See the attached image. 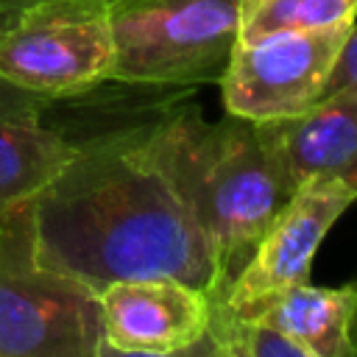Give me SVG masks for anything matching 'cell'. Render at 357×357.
<instances>
[{
    "instance_id": "cell-1",
    "label": "cell",
    "mask_w": 357,
    "mask_h": 357,
    "mask_svg": "<svg viewBox=\"0 0 357 357\" xmlns=\"http://www.w3.org/2000/svg\"><path fill=\"white\" fill-rule=\"evenodd\" d=\"M73 142V159L31 201L36 262L95 296L123 279L173 276L220 298L229 279L153 159L145 126Z\"/></svg>"
},
{
    "instance_id": "cell-2",
    "label": "cell",
    "mask_w": 357,
    "mask_h": 357,
    "mask_svg": "<svg viewBox=\"0 0 357 357\" xmlns=\"http://www.w3.org/2000/svg\"><path fill=\"white\" fill-rule=\"evenodd\" d=\"M145 139L231 279L284 201L257 123L234 114L212 123L195 109H178L145 123Z\"/></svg>"
},
{
    "instance_id": "cell-3",
    "label": "cell",
    "mask_w": 357,
    "mask_h": 357,
    "mask_svg": "<svg viewBox=\"0 0 357 357\" xmlns=\"http://www.w3.org/2000/svg\"><path fill=\"white\" fill-rule=\"evenodd\" d=\"M243 0H106L112 81L192 86L220 81L237 42Z\"/></svg>"
},
{
    "instance_id": "cell-4",
    "label": "cell",
    "mask_w": 357,
    "mask_h": 357,
    "mask_svg": "<svg viewBox=\"0 0 357 357\" xmlns=\"http://www.w3.org/2000/svg\"><path fill=\"white\" fill-rule=\"evenodd\" d=\"M98 296L36 262L31 201L0 223V357H98Z\"/></svg>"
},
{
    "instance_id": "cell-5",
    "label": "cell",
    "mask_w": 357,
    "mask_h": 357,
    "mask_svg": "<svg viewBox=\"0 0 357 357\" xmlns=\"http://www.w3.org/2000/svg\"><path fill=\"white\" fill-rule=\"evenodd\" d=\"M112 70L106 0H42L0 33V78L50 100L84 95Z\"/></svg>"
},
{
    "instance_id": "cell-6",
    "label": "cell",
    "mask_w": 357,
    "mask_h": 357,
    "mask_svg": "<svg viewBox=\"0 0 357 357\" xmlns=\"http://www.w3.org/2000/svg\"><path fill=\"white\" fill-rule=\"evenodd\" d=\"M349 28L276 33L248 45L234 42L218 81L226 114L268 123L307 112L321 100Z\"/></svg>"
},
{
    "instance_id": "cell-7",
    "label": "cell",
    "mask_w": 357,
    "mask_h": 357,
    "mask_svg": "<svg viewBox=\"0 0 357 357\" xmlns=\"http://www.w3.org/2000/svg\"><path fill=\"white\" fill-rule=\"evenodd\" d=\"M357 201V190L335 178L298 184L273 212L240 271L229 279L220 304L229 315L245 318L268 298L310 282L312 259L337 223Z\"/></svg>"
},
{
    "instance_id": "cell-8",
    "label": "cell",
    "mask_w": 357,
    "mask_h": 357,
    "mask_svg": "<svg viewBox=\"0 0 357 357\" xmlns=\"http://www.w3.org/2000/svg\"><path fill=\"white\" fill-rule=\"evenodd\" d=\"M218 298L173 276L123 279L98 293L100 335L128 351L173 354L201 340Z\"/></svg>"
},
{
    "instance_id": "cell-9",
    "label": "cell",
    "mask_w": 357,
    "mask_h": 357,
    "mask_svg": "<svg viewBox=\"0 0 357 357\" xmlns=\"http://www.w3.org/2000/svg\"><path fill=\"white\" fill-rule=\"evenodd\" d=\"M279 192L287 198L310 178L357 190V92H332L287 120L257 123Z\"/></svg>"
},
{
    "instance_id": "cell-10",
    "label": "cell",
    "mask_w": 357,
    "mask_h": 357,
    "mask_svg": "<svg viewBox=\"0 0 357 357\" xmlns=\"http://www.w3.org/2000/svg\"><path fill=\"white\" fill-rule=\"evenodd\" d=\"M354 312L357 282L343 287H315L304 282L268 298L254 312L237 321L265 324L287 335L315 357H354Z\"/></svg>"
},
{
    "instance_id": "cell-11",
    "label": "cell",
    "mask_w": 357,
    "mask_h": 357,
    "mask_svg": "<svg viewBox=\"0 0 357 357\" xmlns=\"http://www.w3.org/2000/svg\"><path fill=\"white\" fill-rule=\"evenodd\" d=\"M75 142L36 120H0V223L33 201L73 159Z\"/></svg>"
},
{
    "instance_id": "cell-12",
    "label": "cell",
    "mask_w": 357,
    "mask_h": 357,
    "mask_svg": "<svg viewBox=\"0 0 357 357\" xmlns=\"http://www.w3.org/2000/svg\"><path fill=\"white\" fill-rule=\"evenodd\" d=\"M357 0H243L237 42H259L276 33H304L351 25Z\"/></svg>"
},
{
    "instance_id": "cell-13",
    "label": "cell",
    "mask_w": 357,
    "mask_h": 357,
    "mask_svg": "<svg viewBox=\"0 0 357 357\" xmlns=\"http://www.w3.org/2000/svg\"><path fill=\"white\" fill-rule=\"evenodd\" d=\"M234 321V332L240 340V349L245 357H315L312 351H307L304 346H298L296 340H290L287 335L265 326V324H254V321Z\"/></svg>"
},
{
    "instance_id": "cell-14",
    "label": "cell",
    "mask_w": 357,
    "mask_h": 357,
    "mask_svg": "<svg viewBox=\"0 0 357 357\" xmlns=\"http://www.w3.org/2000/svg\"><path fill=\"white\" fill-rule=\"evenodd\" d=\"M50 106H53L50 98L33 95L0 78V120H36V117H45Z\"/></svg>"
},
{
    "instance_id": "cell-15",
    "label": "cell",
    "mask_w": 357,
    "mask_h": 357,
    "mask_svg": "<svg viewBox=\"0 0 357 357\" xmlns=\"http://www.w3.org/2000/svg\"><path fill=\"white\" fill-rule=\"evenodd\" d=\"M332 92H357V20L351 22V28L340 45V53L329 70L324 95H332Z\"/></svg>"
},
{
    "instance_id": "cell-16",
    "label": "cell",
    "mask_w": 357,
    "mask_h": 357,
    "mask_svg": "<svg viewBox=\"0 0 357 357\" xmlns=\"http://www.w3.org/2000/svg\"><path fill=\"white\" fill-rule=\"evenodd\" d=\"M204 357H245L234 332V321L231 315L223 310L220 298L215 304V315H212V326L204 335Z\"/></svg>"
},
{
    "instance_id": "cell-17",
    "label": "cell",
    "mask_w": 357,
    "mask_h": 357,
    "mask_svg": "<svg viewBox=\"0 0 357 357\" xmlns=\"http://www.w3.org/2000/svg\"><path fill=\"white\" fill-rule=\"evenodd\" d=\"M98 357H204V337L195 340L192 346L181 349V351H173V354H153V351H128V349H117L112 343H106L100 337L98 343Z\"/></svg>"
},
{
    "instance_id": "cell-18",
    "label": "cell",
    "mask_w": 357,
    "mask_h": 357,
    "mask_svg": "<svg viewBox=\"0 0 357 357\" xmlns=\"http://www.w3.org/2000/svg\"><path fill=\"white\" fill-rule=\"evenodd\" d=\"M36 3H42V0H0V33L6 31V28H11L28 8H33Z\"/></svg>"
},
{
    "instance_id": "cell-19",
    "label": "cell",
    "mask_w": 357,
    "mask_h": 357,
    "mask_svg": "<svg viewBox=\"0 0 357 357\" xmlns=\"http://www.w3.org/2000/svg\"><path fill=\"white\" fill-rule=\"evenodd\" d=\"M351 340H354V357H357V312H354V326H351Z\"/></svg>"
}]
</instances>
